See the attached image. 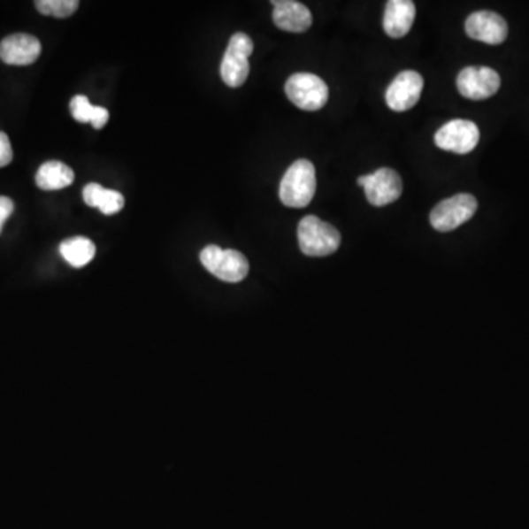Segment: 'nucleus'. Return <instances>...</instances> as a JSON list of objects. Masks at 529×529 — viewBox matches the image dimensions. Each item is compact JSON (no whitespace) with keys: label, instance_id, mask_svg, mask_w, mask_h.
<instances>
[{"label":"nucleus","instance_id":"nucleus-1","mask_svg":"<svg viewBox=\"0 0 529 529\" xmlns=\"http://www.w3.org/2000/svg\"><path fill=\"white\" fill-rule=\"evenodd\" d=\"M317 191V171L312 162L299 159L287 170L280 184V200L287 208H306Z\"/></svg>","mask_w":529,"mask_h":529},{"label":"nucleus","instance_id":"nucleus-2","mask_svg":"<svg viewBox=\"0 0 529 529\" xmlns=\"http://www.w3.org/2000/svg\"><path fill=\"white\" fill-rule=\"evenodd\" d=\"M300 250L306 257H330L337 252L341 244V234L334 226L318 217L309 215L300 221L297 228Z\"/></svg>","mask_w":529,"mask_h":529},{"label":"nucleus","instance_id":"nucleus-3","mask_svg":"<svg viewBox=\"0 0 529 529\" xmlns=\"http://www.w3.org/2000/svg\"><path fill=\"white\" fill-rule=\"evenodd\" d=\"M200 262L221 281L240 282L248 277L249 261L243 253L211 244L200 252Z\"/></svg>","mask_w":529,"mask_h":529},{"label":"nucleus","instance_id":"nucleus-4","mask_svg":"<svg viewBox=\"0 0 529 529\" xmlns=\"http://www.w3.org/2000/svg\"><path fill=\"white\" fill-rule=\"evenodd\" d=\"M286 95L297 108L313 112L326 106L330 90L321 77L299 73L287 80Z\"/></svg>","mask_w":529,"mask_h":529},{"label":"nucleus","instance_id":"nucleus-5","mask_svg":"<svg viewBox=\"0 0 529 529\" xmlns=\"http://www.w3.org/2000/svg\"><path fill=\"white\" fill-rule=\"evenodd\" d=\"M253 53V42L246 33H235L230 39L221 62V79L228 88L243 86L250 73L249 57Z\"/></svg>","mask_w":529,"mask_h":529},{"label":"nucleus","instance_id":"nucleus-6","mask_svg":"<svg viewBox=\"0 0 529 529\" xmlns=\"http://www.w3.org/2000/svg\"><path fill=\"white\" fill-rule=\"evenodd\" d=\"M477 209L478 202L472 195H455L442 200L431 211V226L440 233H448L464 226V222L471 221Z\"/></svg>","mask_w":529,"mask_h":529},{"label":"nucleus","instance_id":"nucleus-7","mask_svg":"<svg viewBox=\"0 0 529 529\" xmlns=\"http://www.w3.org/2000/svg\"><path fill=\"white\" fill-rule=\"evenodd\" d=\"M357 184L364 187L369 203L377 208L395 203L403 191L402 177L391 168H381L372 174L360 175Z\"/></svg>","mask_w":529,"mask_h":529},{"label":"nucleus","instance_id":"nucleus-8","mask_svg":"<svg viewBox=\"0 0 529 529\" xmlns=\"http://www.w3.org/2000/svg\"><path fill=\"white\" fill-rule=\"evenodd\" d=\"M434 142L441 150L466 155L479 143V128L466 119L447 122L434 135Z\"/></svg>","mask_w":529,"mask_h":529},{"label":"nucleus","instance_id":"nucleus-9","mask_svg":"<svg viewBox=\"0 0 529 529\" xmlns=\"http://www.w3.org/2000/svg\"><path fill=\"white\" fill-rule=\"evenodd\" d=\"M457 90L471 100L488 99L499 91L500 75L488 66H466L457 75Z\"/></svg>","mask_w":529,"mask_h":529},{"label":"nucleus","instance_id":"nucleus-10","mask_svg":"<svg viewBox=\"0 0 529 529\" xmlns=\"http://www.w3.org/2000/svg\"><path fill=\"white\" fill-rule=\"evenodd\" d=\"M424 79L417 71L400 73L386 91V102L395 112H406L421 99Z\"/></svg>","mask_w":529,"mask_h":529},{"label":"nucleus","instance_id":"nucleus-11","mask_svg":"<svg viewBox=\"0 0 529 529\" xmlns=\"http://www.w3.org/2000/svg\"><path fill=\"white\" fill-rule=\"evenodd\" d=\"M464 30L471 39L487 44H502L509 34L508 22L499 13L491 11L471 13Z\"/></svg>","mask_w":529,"mask_h":529},{"label":"nucleus","instance_id":"nucleus-12","mask_svg":"<svg viewBox=\"0 0 529 529\" xmlns=\"http://www.w3.org/2000/svg\"><path fill=\"white\" fill-rule=\"evenodd\" d=\"M42 44L34 35L26 33L8 35L0 43V59L8 65L26 66L37 61Z\"/></svg>","mask_w":529,"mask_h":529},{"label":"nucleus","instance_id":"nucleus-13","mask_svg":"<svg viewBox=\"0 0 529 529\" xmlns=\"http://www.w3.org/2000/svg\"><path fill=\"white\" fill-rule=\"evenodd\" d=\"M273 22L282 31L304 33L312 26V13L303 4L295 0H273Z\"/></svg>","mask_w":529,"mask_h":529},{"label":"nucleus","instance_id":"nucleus-14","mask_svg":"<svg viewBox=\"0 0 529 529\" xmlns=\"http://www.w3.org/2000/svg\"><path fill=\"white\" fill-rule=\"evenodd\" d=\"M417 8L410 0H390L386 6L382 26L387 35L400 39L408 34L415 22Z\"/></svg>","mask_w":529,"mask_h":529},{"label":"nucleus","instance_id":"nucleus-15","mask_svg":"<svg viewBox=\"0 0 529 529\" xmlns=\"http://www.w3.org/2000/svg\"><path fill=\"white\" fill-rule=\"evenodd\" d=\"M83 199L90 208H99L104 215H115L124 208L126 200L119 191L104 188L97 182H90L84 187Z\"/></svg>","mask_w":529,"mask_h":529},{"label":"nucleus","instance_id":"nucleus-16","mask_svg":"<svg viewBox=\"0 0 529 529\" xmlns=\"http://www.w3.org/2000/svg\"><path fill=\"white\" fill-rule=\"evenodd\" d=\"M74 171L59 161L44 162L35 175V184L46 191L62 190L74 182Z\"/></svg>","mask_w":529,"mask_h":529},{"label":"nucleus","instance_id":"nucleus-17","mask_svg":"<svg viewBox=\"0 0 529 529\" xmlns=\"http://www.w3.org/2000/svg\"><path fill=\"white\" fill-rule=\"evenodd\" d=\"M59 252L71 266L83 268L96 257V246L88 237H71L62 242Z\"/></svg>","mask_w":529,"mask_h":529},{"label":"nucleus","instance_id":"nucleus-18","mask_svg":"<svg viewBox=\"0 0 529 529\" xmlns=\"http://www.w3.org/2000/svg\"><path fill=\"white\" fill-rule=\"evenodd\" d=\"M71 113L75 121L90 122L95 130H102L109 121L108 109L91 104L88 96L77 95L70 102Z\"/></svg>","mask_w":529,"mask_h":529},{"label":"nucleus","instance_id":"nucleus-19","mask_svg":"<svg viewBox=\"0 0 529 529\" xmlns=\"http://www.w3.org/2000/svg\"><path fill=\"white\" fill-rule=\"evenodd\" d=\"M35 8L48 17L68 18L79 9L77 0H37Z\"/></svg>","mask_w":529,"mask_h":529},{"label":"nucleus","instance_id":"nucleus-20","mask_svg":"<svg viewBox=\"0 0 529 529\" xmlns=\"http://www.w3.org/2000/svg\"><path fill=\"white\" fill-rule=\"evenodd\" d=\"M13 152L8 135L0 131V168L8 166L12 162Z\"/></svg>","mask_w":529,"mask_h":529},{"label":"nucleus","instance_id":"nucleus-21","mask_svg":"<svg viewBox=\"0 0 529 529\" xmlns=\"http://www.w3.org/2000/svg\"><path fill=\"white\" fill-rule=\"evenodd\" d=\"M13 202L6 197V196H0V233L4 228V222L8 221V218L12 215Z\"/></svg>","mask_w":529,"mask_h":529}]
</instances>
